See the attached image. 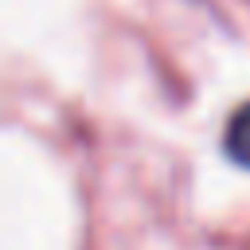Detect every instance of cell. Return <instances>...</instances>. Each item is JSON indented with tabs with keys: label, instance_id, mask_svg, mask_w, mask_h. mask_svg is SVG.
I'll return each instance as SVG.
<instances>
[{
	"label": "cell",
	"instance_id": "1",
	"mask_svg": "<svg viewBox=\"0 0 250 250\" xmlns=\"http://www.w3.org/2000/svg\"><path fill=\"white\" fill-rule=\"evenodd\" d=\"M227 152L242 168H250V105H242L227 125Z\"/></svg>",
	"mask_w": 250,
	"mask_h": 250
}]
</instances>
